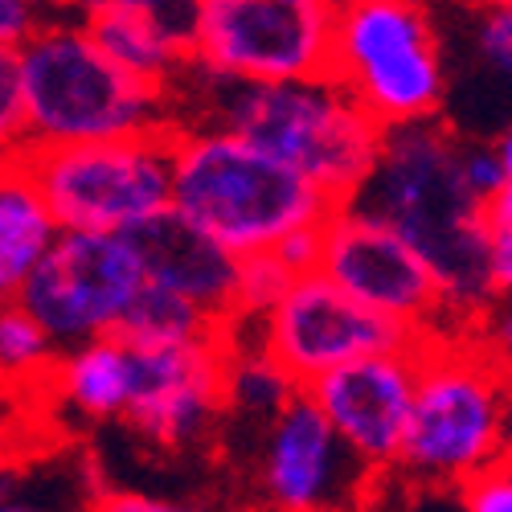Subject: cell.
I'll return each instance as SVG.
<instances>
[{
    "instance_id": "6da1fadb",
    "label": "cell",
    "mask_w": 512,
    "mask_h": 512,
    "mask_svg": "<svg viewBox=\"0 0 512 512\" xmlns=\"http://www.w3.org/2000/svg\"><path fill=\"white\" fill-rule=\"evenodd\" d=\"M463 144L439 119L381 132L377 160L345 209L394 230L431 271L443 312L455 320H484L492 308L484 205L463 185Z\"/></svg>"
},
{
    "instance_id": "7a4b0ae2",
    "label": "cell",
    "mask_w": 512,
    "mask_h": 512,
    "mask_svg": "<svg viewBox=\"0 0 512 512\" xmlns=\"http://www.w3.org/2000/svg\"><path fill=\"white\" fill-rule=\"evenodd\" d=\"M168 209L238 263L271 254L300 230H320L336 213L304 177L218 127L177 136Z\"/></svg>"
},
{
    "instance_id": "3957f363",
    "label": "cell",
    "mask_w": 512,
    "mask_h": 512,
    "mask_svg": "<svg viewBox=\"0 0 512 512\" xmlns=\"http://www.w3.org/2000/svg\"><path fill=\"white\" fill-rule=\"evenodd\" d=\"M201 82L218 132H230L267 152L312 189H320L336 209L353 201L377 160L386 127L369 119L349 91H340L328 78L259 87V82H226L201 74Z\"/></svg>"
},
{
    "instance_id": "277c9868",
    "label": "cell",
    "mask_w": 512,
    "mask_h": 512,
    "mask_svg": "<svg viewBox=\"0 0 512 512\" xmlns=\"http://www.w3.org/2000/svg\"><path fill=\"white\" fill-rule=\"evenodd\" d=\"M508 455L512 394L496 357L480 336H426L394 467L431 488H459Z\"/></svg>"
},
{
    "instance_id": "5b68a950",
    "label": "cell",
    "mask_w": 512,
    "mask_h": 512,
    "mask_svg": "<svg viewBox=\"0 0 512 512\" xmlns=\"http://www.w3.org/2000/svg\"><path fill=\"white\" fill-rule=\"evenodd\" d=\"M25 148L103 144L168 123L164 91L123 74L82 25L41 21L13 50Z\"/></svg>"
},
{
    "instance_id": "8992f818",
    "label": "cell",
    "mask_w": 512,
    "mask_h": 512,
    "mask_svg": "<svg viewBox=\"0 0 512 512\" xmlns=\"http://www.w3.org/2000/svg\"><path fill=\"white\" fill-rule=\"evenodd\" d=\"M177 136L181 127L168 119L156 132L127 140L21 148V160L62 234L123 238L168 209Z\"/></svg>"
},
{
    "instance_id": "52a82bcc",
    "label": "cell",
    "mask_w": 512,
    "mask_h": 512,
    "mask_svg": "<svg viewBox=\"0 0 512 512\" xmlns=\"http://www.w3.org/2000/svg\"><path fill=\"white\" fill-rule=\"evenodd\" d=\"M381 127L435 119L447 95L439 41L418 5L353 0L336 5L332 78Z\"/></svg>"
},
{
    "instance_id": "ba28073f",
    "label": "cell",
    "mask_w": 512,
    "mask_h": 512,
    "mask_svg": "<svg viewBox=\"0 0 512 512\" xmlns=\"http://www.w3.org/2000/svg\"><path fill=\"white\" fill-rule=\"evenodd\" d=\"M336 5L328 0H201L189 66L226 82L332 78Z\"/></svg>"
},
{
    "instance_id": "9c48e42d",
    "label": "cell",
    "mask_w": 512,
    "mask_h": 512,
    "mask_svg": "<svg viewBox=\"0 0 512 512\" xmlns=\"http://www.w3.org/2000/svg\"><path fill=\"white\" fill-rule=\"evenodd\" d=\"M144 275L127 238L115 234H58L21 283L17 308L46 332L54 353L111 336Z\"/></svg>"
},
{
    "instance_id": "30bf717a",
    "label": "cell",
    "mask_w": 512,
    "mask_h": 512,
    "mask_svg": "<svg viewBox=\"0 0 512 512\" xmlns=\"http://www.w3.org/2000/svg\"><path fill=\"white\" fill-rule=\"evenodd\" d=\"M267 357L283 377L308 390L316 377L377 353H406L418 349L426 336L406 332L353 304L345 291H336L324 275H304L287 287L283 300L259 320Z\"/></svg>"
},
{
    "instance_id": "8fae6325",
    "label": "cell",
    "mask_w": 512,
    "mask_h": 512,
    "mask_svg": "<svg viewBox=\"0 0 512 512\" xmlns=\"http://www.w3.org/2000/svg\"><path fill=\"white\" fill-rule=\"evenodd\" d=\"M316 275H324L365 312L406 332L418 336L447 332L439 324L447 312L431 271L422 267V259L394 230H386L357 209H336L324 222Z\"/></svg>"
},
{
    "instance_id": "7c38bea8",
    "label": "cell",
    "mask_w": 512,
    "mask_h": 512,
    "mask_svg": "<svg viewBox=\"0 0 512 512\" xmlns=\"http://www.w3.org/2000/svg\"><path fill=\"white\" fill-rule=\"evenodd\" d=\"M418 349L349 361V365L316 377L304 390L308 402L332 426V435L345 443L349 455L361 467H369L373 476L398 463L410 402H414Z\"/></svg>"
},
{
    "instance_id": "4fadbf2b",
    "label": "cell",
    "mask_w": 512,
    "mask_h": 512,
    "mask_svg": "<svg viewBox=\"0 0 512 512\" xmlns=\"http://www.w3.org/2000/svg\"><path fill=\"white\" fill-rule=\"evenodd\" d=\"M230 340L132 349V398L123 422L160 447L197 443L226 406Z\"/></svg>"
},
{
    "instance_id": "5bb4252c",
    "label": "cell",
    "mask_w": 512,
    "mask_h": 512,
    "mask_svg": "<svg viewBox=\"0 0 512 512\" xmlns=\"http://www.w3.org/2000/svg\"><path fill=\"white\" fill-rule=\"evenodd\" d=\"M373 480L324 414L300 390L275 418L263 447V492L275 512H357L353 488Z\"/></svg>"
},
{
    "instance_id": "9a60e30c",
    "label": "cell",
    "mask_w": 512,
    "mask_h": 512,
    "mask_svg": "<svg viewBox=\"0 0 512 512\" xmlns=\"http://www.w3.org/2000/svg\"><path fill=\"white\" fill-rule=\"evenodd\" d=\"M95 46L136 82L164 91L189 66L197 5L185 0H99L82 17Z\"/></svg>"
},
{
    "instance_id": "2e32d148",
    "label": "cell",
    "mask_w": 512,
    "mask_h": 512,
    "mask_svg": "<svg viewBox=\"0 0 512 512\" xmlns=\"http://www.w3.org/2000/svg\"><path fill=\"white\" fill-rule=\"evenodd\" d=\"M132 246L144 283L181 295L185 304L205 312L218 324H234V295H238V259L218 242H209L201 230L181 222L173 209L156 213L132 234H123Z\"/></svg>"
},
{
    "instance_id": "e0dca14e",
    "label": "cell",
    "mask_w": 512,
    "mask_h": 512,
    "mask_svg": "<svg viewBox=\"0 0 512 512\" xmlns=\"http://www.w3.org/2000/svg\"><path fill=\"white\" fill-rule=\"evenodd\" d=\"M46 386L82 418L111 422L123 418L127 398H132V349L119 345L115 336L87 340L70 353H58Z\"/></svg>"
},
{
    "instance_id": "ac0fdd59",
    "label": "cell",
    "mask_w": 512,
    "mask_h": 512,
    "mask_svg": "<svg viewBox=\"0 0 512 512\" xmlns=\"http://www.w3.org/2000/svg\"><path fill=\"white\" fill-rule=\"evenodd\" d=\"M58 234L62 230L41 189L33 185L21 152L5 156L0 160V271L13 283H21L46 259V250L58 242Z\"/></svg>"
},
{
    "instance_id": "d6986e66",
    "label": "cell",
    "mask_w": 512,
    "mask_h": 512,
    "mask_svg": "<svg viewBox=\"0 0 512 512\" xmlns=\"http://www.w3.org/2000/svg\"><path fill=\"white\" fill-rule=\"evenodd\" d=\"M119 345L127 349H177V345H205V340H222L226 324L209 320L181 295L160 291L152 283H140V291L127 300L115 332Z\"/></svg>"
},
{
    "instance_id": "ffe728a7",
    "label": "cell",
    "mask_w": 512,
    "mask_h": 512,
    "mask_svg": "<svg viewBox=\"0 0 512 512\" xmlns=\"http://www.w3.org/2000/svg\"><path fill=\"white\" fill-rule=\"evenodd\" d=\"M58 353L17 304L0 312V381L21 386V381H46Z\"/></svg>"
},
{
    "instance_id": "44dd1931",
    "label": "cell",
    "mask_w": 512,
    "mask_h": 512,
    "mask_svg": "<svg viewBox=\"0 0 512 512\" xmlns=\"http://www.w3.org/2000/svg\"><path fill=\"white\" fill-rule=\"evenodd\" d=\"M300 386H295L291 377H283L267 357L259 353H230V365H226V406H242L250 414H279Z\"/></svg>"
},
{
    "instance_id": "7402d4cb",
    "label": "cell",
    "mask_w": 512,
    "mask_h": 512,
    "mask_svg": "<svg viewBox=\"0 0 512 512\" xmlns=\"http://www.w3.org/2000/svg\"><path fill=\"white\" fill-rule=\"evenodd\" d=\"M295 279L279 267L275 254H254V259H242L238 263V295H234V324H246L254 320L259 324Z\"/></svg>"
},
{
    "instance_id": "603a6c76",
    "label": "cell",
    "mask_w": 512,
    "mask_h": 512,
    "mask_svg": "<svg viewBox=\"0 0 512 512\" xmlns=\"http://www.w3.org/2000/svg\"><path fill=\"white\" fill-rule=\"evenodd\" d=\"M99 492H87L82 480H0V512H91Z\"/></svg>"
},
{
    "instance_id": "cb8c5ba5",
    "label": "cell",
    "mask_w": 512,
    "mask_h": 512,
    "mask_svg": "<svg viewBox=\"0 0 512 512\" xmlns=\"http://www.w3.org/2000/svg\"><path fill=\"white\" fill-rule=\"evenodd\" d=\"M463 512H512V459H500L459 484Z\"/></svg>"
},
{
    "instance_id": "d4e9b609",
    "label": "cell",
    "mask_w": 512,
    "mask_h": 512,
    "mask_svg": "<svg viewBox=\"0 0 512 512\" xmlns=\"http://www.w3.org/2000/svg\"><path fill=\"white\" fill-rule=\"evenodd\" d=\"M25 148V111H21V82L13 50H0V160Z\"/></svg>"
},
{
    "instance_id": "484cf974",
    "label": "cell",
    "mask_w": 512,
    "mask_h": 512,
    "mask_svg": "<svg viewBox=\"0 0 512 512\" xmlns=\"http://www.w3.org/2000/svg\"><path fill=\"white\" fill-rule=\"evenodd\" d=\"M476 50L492 74H500L512 87V5H492L480 17Z\"/></svg>"
},
{
    "instance_id": "4316f807",
    "label": "cell",
    "mask_w": 512,
    "mask_h": 512,
    "mask_svg": "<svg viewBox=\"0 0 512 512\" xmlns=\"http://www.w3.org/2000/svg\"><path fill=\"white\" fill-rule=\"evenodd\" d=\"M459 168H463V185L472 189V197L484 205L500 185H504V173L492 156V148H480V144H463V156H459Z\"/></svg>"
},
{
    "instance_id": "83f0119b",
    "label": "cell",
    "mask_w": 512,
    "mask_h": 512,
    "mask_svg": "<svg viewBox=\"0 0 512 512\" xmlns=\"http://www.w3.org/2000/svg\"><path fill=\"white\" fill-rule=\"evenodd\" d=\"M91 512H209V508H197V504H185V500H164V496H148V492H99Z\"/></svg>"
},
{
    "instance_id": "f1b7e54d",
    "label": "cell",
    "mask_w": 512,
    "mask_h": 512,
    "mask_svg": "<svg viewBox=\"0 0 512 512\" xmlns=\"http://www.w3.org/2000/svg\"><path fill=\"white\" fill-rule=\"evenodd\" d=\"M324 230V226H320ZM320 230H300L283 238L271 254L279 259V267L291 275V279H304V275H316V263H320Z\"/></svg>"
},
{
    "instance_id": "f546056e",
    "label": "cell",
    "mask_w": 512,
    "mask_h": 512,
    "mask_svg": "<svg viewBox=\"0 0 512 512\" xmlns=\"http://www.w3.org/2000/svg\"><path fill=\"white\" fill-rule=\"evenodd\" d=\"M488 324H484V349L496 357V365H500V373H504V381H508V394H512V308H500V312H492V316H484Z\"/></svg>"
},
{
    "instance_id": "4dcf8cb0",
    "label": "cell",
    "mask_w": 512,
    "mask_h": 512,
    "mask_svg": "<svg viewBox=\"0 0 512 512\" xmlns=\"http://www.w3.org/2000/svg\"><path fill=\"white\" fill-rule=\"evenodd\" d=\"M37 25L41 17L33 5H25V0H0V50H17Z\"/></svg>"
},
{
    "instance_id": "1f68e13d",
    "label": "cell",
    "mask_w": 512,
    "mask_h": 512,
    "mask_svg": "<svg viewBox=\"0 0 512 512\" xmlns=\"http://www.w3.org/2000/svg\"><path fill=\"white\" fill-rule=\"evenodd\" d=\"M488 275H492V295H512V234H496L492 238Z\"/></svg>"
},
{
    "instance_id": "d6a6232c",
    "label": "cell",
    "mask_w": 512,
    "mask_h": 512,
    "mask_svg": "<svg viewBox=\"0 0 512 512\" xmlns=\"http://www.w3.org/2000/svg\"><path fill=\"white\" fill-rule=\"evenodd\" d=\"M484 226L488 234H512V181H504L488 201H484Z\"/></svg>"
},
{
    "instance_id": "836d02e7",
    "label": "cell",
    "mask_w": 512,
    "mask_h": 512,
    "mask_svg": "<svg viewBox=\"0 0 512 512\" xmlns=\"http://www.w3.org/2000/svg\"><path fill=\"white\" fill-rule=\"evenodd\" d=\"M492 156H496V164H500V173H504V181H512V123L500 132V140L492 144Z\"/></svg>"
},
{
    "instance_id": "e575fe53",
    "label": "cell",
    "mask_w": 512,
    "mask_h": 512,
    "mask_svg": "<svg viewBox=\"0 0 512 512\" xmlns=\"http://www.w3.org/2000/svg\"><path fill=\"white\" fill-rule=\"evenodd\" d=\"M13 300H17V283H13L5 271H0V312H5Z\"/></svg>"
},
{
    "instance_id": "d590c367",
    "label": "cell",
    "mask_w": 512,
    "mask_h": 512,
    "mask_svg": "<svg viewBox=\"0 0 512 512\" xmlns=\"http://www.w3.org/2000/svg\"><path fill=\"white\" fill-rule=\"evenodd\" d=\"M508 459H512V455H508Z\"/></svg>"
}]
</instances>
